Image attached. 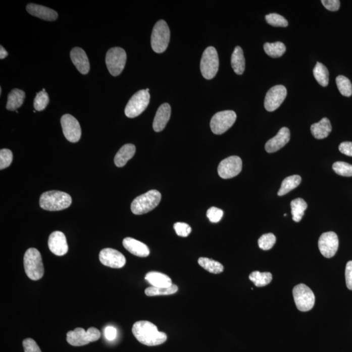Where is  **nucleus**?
Instances as JSON below:
<instances>
[{
  "instance_id": "nucleus-1",
  "label": "nucleus",
  "mask_w": 352,
  "mask_h": 352,
  "mask_svg": "<svg viewBox=\"0 0 352 352\" xmlns=\"http://www.w3.org/2000/svg\"><path fill=\"white\" fill-rule=\"evenodd\" d=\"M132 332L139 342L148 346H158L167 340L166 333L159 331L156 325L148 321L134 323Z\"/></svg>"
},
{
  "instance_id": "nucleus-2",
  "label": "nucleus",
  "mask_w": 352,
  "mask_h": 352,
  "mask_svg": "<svg viewBox=\"0 0 352 352\" xmlns=\"http://www.w3.org/2000/svg\"><path fill=\"white\" fill-rule=\"evenodd\" d=\"M71 204L70 195L59 190H50L44 192L39 199V205L42 209L50 212L67 209Z\"/></svg>"
},
{
  "instance_id": "nucleus-3",
  "label": "nucleus",
  "mask_w": 352,
  "mask_h": 352,
  "mask_svg": "<svg viewBox=\"0 0 352 352\" xmlns=\"http://www.w3.org/2000/svg\"><path fill=\"white\" fill-rule=\"evenodd\" d=\"M24 266L27 276L32 281L41 279L44 275L41 253L35 248L26 250L24 257Z\"/></svg>"
},
{
  "instance_id": "nucleus-4",
  "label": "nucleus",
  "mask_w": 352,
  "mask_h": 352,
  "mask_svg": "<svg viewBox=\"0 0 352 352\" xmlns=\"http://www.w3.org/2000/svg\"><path fill=\"white\" fill-rule=\"evenodd\" d=\"M161 194L157 190H150L146 193L140 195L131 204V211L134 214L143 215L151 212L159 205Z\"/></svg>"
},
{
  "instance_id": "nucleus-5",
  "label": "nucleus",
  "mask_w": 352,
  "mask_h": 352,
  "mask_svg": "<svg viewBox=\"0 0 352 352\" xmlns=\"http://www.w3.org/2000/svg\"><path fill=\"white\" fill-rule=\"evenodd\" d=\"M170 31L167 22L163 20L158 21L152 31L151 44L156 53H163L168 48L170 42Z\"/></svg>"
},
{
  "instance_id": "nucleus-6",
  "label": "nucleus",
  "mask_w": 352,
  "mask_h": 352,
  "mask_svg": "<svg viewBox=\"0 0 352 352\" xmlns=\"http://www.w3.org/2000/svg\"><path fill=\"white\" fill-rule=\"evenodd\" d=\"M100 332L95 327H89L87 331L78 327L67 334V341L74 346H82L89 342L97 341L100 337Z\"/></svg>"
},
{
  "instance_id": "nucleus-7",
  "label": "nucleus",
  "mask_w": 352,
  "mask_h": 352,
  "mask_svg": "<svg viewBox=\"0 0 352 352\" xmlns=\"http://www.w3.org/2000/svg\"><path fill=\"white\" fill-rule=\"evenodd\" d=\"M149 93L146 89L136 92L130 98L125 107V115L129 118L137 117L147 109L149 104Z\"/></svg>"
},
{
  "instance_id": "nucleus-8",
  "label": "nucleus",
  "mask_w": 352,
  "mask_h": 352,
  "mask_svg": "<svg viewBox=\"0 0 352 352\" xmlns=\"http://www.w3.org/2000/svg\"><path fill=\"white\" fill-rule=\"evenodd\" d=\"M219 60L218 54L214 46H209L204 52L200 62L202 75L207 80H211L216 76L219 70Z\"/></svg>"
},
{
  "instance_id": "nucleus-9",
  "label": "nucleus",
  "mask_w": 352,
  "mask_h": 352,
  "mask_svg": "<svg viewBox=\"0 0 352 352\" xmlns=\"http://www.w3.org/2000/svg\"><path fill=\"white\" fill-rule=\"evenodd\" d=\"M105 61L109 73L114 77H117L125 68L127 61L126 53L120 47L112 48L107 52Z\"/></svg>"
},
{
  "instance_id": "nucleus-10",
  "label": "nucleus",
  "mask_w": 352,
  "mask_h": 352,
  "mask_svg": "<svg viewBox=\"0 0 352 352\" xmlns=\"http://www.w3.org/2000/svg\"><path fill=\"white\" fill-rule=\"evenodd\" d=\"M293 296L298 310L307 312L315 306V296L309 287L304 284H298L293 289Z\"/></svg>"
},
{
  "instance_id": "nucleus-11",
  "label": "nucleus",
  "mask_w": 352,
  "mask_h": 352,
  "mask_svg": "<svg viewBox=\"0 0 352 352\" xmlns=\"http://www.w3.org/2000/svg\"><path fill=\"white\" fill-rule=\"evenodd\" d=\"M237 115L234 111L219 112L215 114L211 120V129L215 134L225 133L234 124Z\"/></svg>"
},
{
  "instance_id": "nucleus-12",
  "label": "nucleus",
  "mask_w": 352,
  "mask_h": 352,
  "mask_svg": "<svg viewBox=\"0 0 352 352\" xmlns=\"http://www.w3.org/2000/svg\"><path fill=\"white\" fill-rule=\"evenodd\" d=\"M61 124L63 133L67 140L72 143H76L80 140L82 131L77 119L71 114H65L61 118Z\"/></svg>"
},
{
  "instance_id": "nucleus-13",
  "label": "nucleus",
  "mask_w": 352,
  "mask_h": 352,
  "mask_svg": "<svg viewBox=\"0 0 352 352\" xmlns=\"http://www.w3.org/2000/svg\"><path fill=\"white\" fill-rule=\"evenodd\" d=\"M242 161L239 157L231 156L220 163L218 174L221 178L230 179L237 176L242 170Z\"/></svg>"
},
{
  "instance_id": "nucleus-14",
  "label": "nucleus",
  "mask_w": 352,
  "mask_h": 352,
  "mask_svg": "<svg viewBox=\"0 0 352 352\" xmlns=\"http://www.w3.org/2000/svg\"><path fill=\"white\" fill-rule=\"evenodd\" d=\"M287 95L285 86L277 85L272 87L267 93L264 100V107L268 112L276 111L281 106Z\"/></svg>"
},
{
  "instance_id": "nucleus-15",
  "label": "nucleus",
  "mask_w": 352,
  "mask_h": 352,
  "mask_svg": "<svg viewBox=\"0 0 352 352\" xmlns=\"http://www.w3.org/2000/svg\"><path fill=\"white\" fill-rule=\"evenodd\" d=\"M337 235L333 232H325L320 237L318 247L321 254L327 259L333 257L338 248Z\"/></svg>"
},
{
  "instance_id": "nucleus-16",
  "label": "nucleus",
  "mask_w": 352,
  "mask_h": 352,
  "mask_svg": "<svg viewBox=\"0 0 352 352\" xmlns=\"http://www.w3.org/2000/svg\"><path fill=\"white\" fill-rule=\"evenodd\" d=\"M99 261L103 265L115 269L122 268L126 264L124 255L118 250L111 248L100 250Z\"/></svg>"
},
{
  "instance_id": "nucleus-17",
  "label": "nucleus",
  "mask_w": 352,
  "mask_h": 352,
  "mask_svg": "<svg viewBox=\"0 0 352 352\" xmlns=\"http://www.w3.org/2000/svg\"><path fill=\"white\" fill-rule=\"evenodd\" d=\"M48 244L49 249L55 255L61 257L68 252L66 235L60 231L52 233L49 236Z\"/></svg>"
},
{
  "instance_id": "nucleus-18",
  "label": "nucleus",
  "mask_w": 352,
  "mask_h": 352,
  "mask_svg": "<svg viewBox=\"0 0 352 352\" xmlns=\"http://www.w3.org/2000/svg\"><path fill=\"white\" fill-rule=\"evenodd\" d=\"M290 139V130L287 127H282L278 132L277 135L266 142L265 149L268 153H274L279 151L288 143Z\"/></svg>"
},
{
  "instance_id": "nucleus-19",
  "label": "nucleus",
  "mask_w": 352,
  "mask_h": 352,
  "mask_svg": "<svg viewBox=\"0 0 352 352\" xmlns=\"http://www.w3.org/2000/svg\"><path fill=\"white\" fill-rule=\"evenodd\" d=\"M72 62L82 75H86L90 69L88 58L83 49L75 47L72 49L70 54Z\"/></svg>"
},
{
  "instance_id": "nucleus-20",
  "label": "nucleus",
  "mask_w": 352,
  "mask_h": 352,
  "mask_svg": "<svg viewBox=\"0 0 352 352\" xmlns=\"http://www.w3.org/2000/svg\"><path fill=\"white\" fill-rule=\"evenodd\" d=\"M29 14L47 21H54L58 19L57 11L51 8L35 4H29L26 7Z\"/></svg>"
},
{
  "instance_id": "nucleus-21",
  "label": "nucleus",
  "mask_w": 352,
  "mask_h": 352,
  "mask_svg": "<svg viewBox=\"0 0 352 352\" xmlns=\"http://www.w3.org/2000/svg\"><path fill=\"white\" fill-rule=\"evenodd\" d=\"M171 116V107L169 103H164L159 107L156 115L155 116L153 128L156 132L162 131L165 129L166 125Z\"/></svg>"
},
{
  "instance_id": "nucleus-22",
  "label": "nucleus",
  "mask_w": 352,
  "mask_h": 352,
  "mask_svg": "<svg viewBox=\"0 0 352 352\" xmlns=\"http://www.w3.org/2000/svg\"><path fill=\"white\" fill-rule=\"evenodd\" d=\"M123 245L131 254L138 257H147L150 251L148 246L142 242L132 237H126L123 239Z\"/></svg>"
},
{
  "instance_id": "nucleus-23",
  "label": "nucleus",
  "mask_w": 352,
  "mask_h": 352,
  "mask_svg": "<svg viewBox=\"0 0 352 352\" xmlns=\"http://www.w3.org/2000/svg\"><path fill=\"white\" fill-rule=\"evenodd\" d=\"M136 152L135 145L127 143L119 150L114 158V163L118 167H123L128 161L133 158Z\"/></svg>"
},
{
  "instance_id": "nucleus-24",
  "label": "nucleus",
  "mask_w": 352,
  "mask_h": 352,
  "mask_svg": "<svg viewBox=\"0 0 352 352\" xmlns=\"http://www.w3.org/2000/svg\"><path fill=\"white\" fill-rule=\"evenodd\" d=\"M145 279L152 286L158 288H168L172 285V280L169 276L157 271H151L145 275Z\"/></svg>"
},
{
  "instance_id": "nucleus-25",
  "label": "nucleus",
  "mask_w": 352,
  "mask_h": 352,
  "mask_svg": "<svg viewBox=\"0 0 352 352\" xmlns=\"http://www.w3.org/2000/svg\"><path fill=\"white\" fill-rule=\"evenodd\" d=\"M311 133L314 137L317 139H324L329 136L332 130L330 121L324 118L319 122L311 125Z\"/></svg>"
},
{
  "instance_id": "nucleus-26",
  "label": "nucleus",
  "mask_w": 352,
  "mask_h": 352,
  "mask_svg": "<svg viewBox=\"0 0 352 352\" xmlns=\"http://www.w3.org/2000/svg\"><path fill=\"white\" fill-rule=\"evenodd\" d=\"M25 97L26 94L24 91L19 89H13L8 95L6 109L10 111H17L23 105Z\"/></svg>"
},
{
  "instance_id": "nucleus-27",
  "label": "nucleus",
  "mask_w": 352,
  "mask_h": 352,
  "mask_svg": "<svg viewBox=\"0 0 352 352\" xmlns=\"http://www.w3.org/2000/svg\"><path fill=\"white\" fill-rule=\"evenodd\" d=\"M231 65L233 70L237 75H241L244 73L245 69V60L244 57L243 51L241 47H235L231 58Z\"/></svg>"
},
{
  "instance_id": "nucleus-28",
  "label": "nucleus",
  "mask_w": 352,
  "mask_h": 352,
  "mask_svg": "<svg viewBox=\"0 0 352 352\" xmlns=\"http://www.w3.org/2000/svg\"><path fill=\"white\" fill-rule=\"evenodd\" d=\"M301 182V178L299 175H293V176L287 177L282 181L281 188L278 191V195L279 196H282L288 193L291 190L297 187Z\"/></svg>"
},
{
  "instance_id": "nucleus-29",
  "label": "nucleus",
  "mask_w": 352,
  "mask_h": 352,
  "mask_svg": "<svg viewBox=\"0 0 352 352\" xmlns=\"http://www.w3.org/2000/svg\"><path fill=\"white\" fill-rule=\"evenodd\" d=\"M291 215L293 221L298 223L304 217L307 209V204L303 198H296L291 202Z\"/></svg>"
},
{
  "instance_id": "nucleus-30",
  "label": "nucleus",
  "mask_w": 352,
  "mask_h": 352,
  "mask_svg": "<svg viewBox=\"0 0 352 352\" xmlns=\"http://www.w3.org/2000/svg\"><path fill=\"white\" fill-rule=\"evenodd\" d=\"M198 262L202 268L211 273L219 274L224 271V267L220 262L208 259V258H199Z\"/></svg>"
},
{
  "instance_id": "nucleus-31",
  "label": "nucleus",
  "mask_w": 352,
  "mask_h": 352,
  "mask_svg": "<svg viewBox=\"0 0 352 352\" xmlns=\"http://www.w3.org/2000/svg\"><path fill=\"white\" fill-rule=\"evenodd\" d=\"M264 49L269 57L274 58L281 57L286 51V46L281 42H276L273 43L266 42L264 44Z\"/></svg>"
},
{
  "instance_id": "nucleus-32",
  "label": "nucleus",
  "mask_w": 352,
  "mask_h": 352,
  "mask_svg": "<svg viewBox=\"0 0 352 352\" xmlns=\"http://www.w3.org/2000/svg\"><path fill=\"white\" fill-rule=\"evenodd\" d=\"M314 77L317 81L323 87H326L329 84V71L327 67L317 62L313 69Z\"/></svg>"
},
{
  "instance_id": "nucleus-33",
  "label": "nucleus",
  "mask_w": 352,
  "mask_h": 352,
  "mask_svg": "<svg viewBox=\"0 0 352 352\" xmlns=\"http://www.w3.org/2000/svg\"><path fill=\"white\" fill-rule=\"evenodd\" d=\"M249 279L256 286L263 287L268 285L272 281V275L270 272L261 273L255 271L250 273Z\"/></svg>"
},
{
  "instance_id": "nucleus-34",
  "label": "nucleus",
  "mask_w": 352,
  "mask_h": 352,
  "mask_svg": "<svg viewBox=\"0 0 352 352\" xmlns=\"http://www.w3.org/2000/svg\"><path fill=\"white\" fill-rule=\"evenodd\" d=\"M178 290V286L172 284L171 286L168 288H158V287L151 286L145 289V295L152 297V296L157 295H169L176 293Z\"/></svg>"
},
{
  "instance_id": "nucleus-35",
  "label": "nucleus",
  "mask_w": 352,
  "mask_h": 352,
  "mask_svg": "<svg viewBox=\"0 0 352 352\" xmlns=\"http://www.w3.org/2000/svg\"><path fill=\"white\" fill-rule=\"evenodd\" d=\"M336 84L342 95L350 97L352 95V84L348 78L342 75L338 76L336 78Z\"/></svg>"
},
{
  "instance_id": "nucleus-36",
  "label": "nucleus",
  "mask_w": 352,
  "mask_h": 352,
  "mask_svg": "<svg viewBox=\"0 0 352 352\" xmlns=\"http://www.w3.org/2000/svg\"><path fill=\"white\" fill-rule=\"evenodd\" d=\"M49 103V97L46 91L38 92L33 102L35 111H42L46 109Z\"/></svg>"
},
{
  "instance_id": "nucleus-37",
  "label": "nucleus",
  "mask_w": 352,
  "mask_h": 352,
  "mask_svg": "<svg viewBox=\"0 0 352 352\" xmlns=\"http://www.w3.org/2000/svg\"><path fill=\"white\" fill-rule=\"evenodd\" d=\"M333 169L339 176H352V165L348 163L338 161L333 164Z\"/></svg>"
},
{
  "instance_id": "nucleus-38",
  "label": "nucleus",
  "mask_w": 352,
  "mask_h": 352,
  "mask_svg": "<svg viewBox=\"0 0 352 352\" xmlns=\"http://www.w3.org/2000/svg\"><path fill=\"white\" fill-rule=\"evenodd\" d=\"M266 21L270 25L275 27H287L288 22L282 16L277 13H271L266 16Z\"/></svg>"
},
{
  "instance_id": "nucleus-39",
  "label": "nucleus",
  "mask_w": 352,
  "mask_h": 352,
  "mask_svg": "<svg viewBox=\"0 0 352 352\" xmlns=\"http://www.w3.org/2000/svg\"><path fill=\"white\" fill-rule=\"evenodd\" d=\"M276 243V237L274 234L269 233L262 235L259 239V247L262 250H268L274 246Z\"/></svg>"
},
{
  "instance_id": "nucleus-40",
  "label": "nucleus",
  "mask_w": 352,
  "mask_h": 352,
  "mask_svg": "<svg viewBox=\"0 0 352 352\" xmlns=\"http://www.w3.org/2000/svg\"><path fill=\"white\" fill-rule=\"evenodd\" d=\"M13 153L8 149H2L0 151V170L10 167L13 161Z\"/></svg>"
},
{
  "instance_id": "nucleus-41",
  "label": "nucleus",
  "mask_w": 352,
  "mask_h": 352,
  "mask_svg": "<svg viewBox=\"0 0 352 352\" xmlns=\"http://www.w3.org/2000/svg\"><path fill=\"white\" fill-rule=\"evenodd\" d=\"M223 211L216 207L210 208L207 212V217L213 223H219L223 218Z\"/></svg>"
},
{
  "instance_id": "nucleus-42",
  "label": "nucleus",
  "mask_w": 352,
  "mask_h": 352,
  "mask_svg": "<svg viewBox=\"0 0 352 352\" xmlns=\"http://www.w3.org/2000/svg\"><path fill=\"white\" fill-rule=\"evenodd\" d=\"M174 228L177 235L179 236L186 237L191 232V227L187 223H176L174 224Z\"/></svg>"
},
{
  "instance_id": "nucleus-43",
  "label": "nucleus",
  "mask_w": 352,
  "mask_h": 352,
  "mask_svg": "<svg viewBox=\"0 0 352 352\" xmlns=\"http://www.w3.org/2000/svg\"><path fill=\"white\" fill-rule=\"evenodd\" d=\"M23 347L25 352H42L37 343L32 338L24 340Z\"/></svg>"
},
{
  "instance_id": "nucleus-44",
  "label": "nucleus",
  "mask_w": 352,
  "mask_h": 352,
  "mask_svg": "<svg viewBox=\"0 0 352 352\" xmlns=\"http://www.w3.org/2000/svg\"><path fill=\"white\" fill-rule=\"evenodd\" d=\"M322 3L329 11H337L340 8V2L338 0H322Z\"/></svg>"
},
{
  "instance_id": "nucleus-45",
  "label": "nucleus",
  "mask_w": 352,
  "mask_h": 352,
  "mask_svg": "<svg viewBox=\"0 0 352 352\" xmlns=\"http://www.w3.org/2000/svg\"><path fill=\"white\" fill-rule=\"evenodd\" d=\"M345 278L347 288L352 290V261H349L346 264Z\"/></svg>"
},
{
  "instance_id": "nucleus-46",
  "label": "nucleus",
  "mask_w": 352,
  "mask_h": 352,
  "mask_svg": "<svg viewBox=\"0 0 352 352\" xmlns=\"http://www.w3.org/2000/svg\"><path fill=\"white\" fill-rule=\"evenodd\" d=\"M105 335L108 340L113 341L117 337V329L113 326H107L105 329Z\"/></svg>"
},
{
  "instance_id": "nucleus-47",
  "label": "nucleus",
  "mask_w": 352,
  "mask_h": 352,
  "mask_svg": "<svg viewBox=\"0 0 352 352\" xmlns=\"http://www.w3.org/2000/svg\"><path fill=\"white\" fill-rule=\"evenodd\" d=\"M339 151L347 156L352 157V142H344L339 145Z\"/></svg>"
},
{
  "instance_id": "nucleus-48",
  "label": "nucleus",
  "mask_w": 352,
  "mask_h": 352,
  "mask_svg": "<svg viewBox=\"0 0 352 352\" xmlns=\"http://www.w3.org/2000/svg\"><path fill=\"white\" fill-rule=\"evenodd\" d=\"M8 56V53L3 46H0V59L3 60Z\"/></svg>"
},
{
  "instance_id": "nucleus-49",
  "label": "nucleus",
  "mask_w": 352,
  "mask_h": 352,
  "mask_svg": "<svg viewBox=\"0 0 352 352\" xmlns=\"http://www.w3.org/2000/svg\"><path fill=\"white\" fill-rule=\"evenodd\" d=\"M0 94H2V87L0 88Z\"/></svg>"
}]
</instances>
